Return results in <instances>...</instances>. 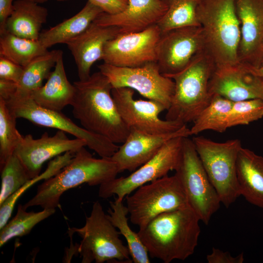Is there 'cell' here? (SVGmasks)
Here are the masks:
<instances>
[{
	"label": "cell",
	"mask_w": 263,
	"mask_h": 263,
	"mask_svg": "<svg viewBox=\"0 0 263 263\" xmlns=\"http://www.w3.org/2000/svg\"><path fill=\"white\" fill-rule=\"evenodd\" d=\"M28 0H16L8 19L5 32L31 40H38L42 25L47 20L48 10Z\"/></svg>",
	"instance_id": "cb8c5ba5"
},
{
	"label": "cell",
	"mask_w": 263,
	"mask_h": 263,
	"mask_svg": "<svg viewBox=\"0 0 263 263\" xmlns=\"http://www.w3.org/2000/svg\"><path fill=\"white\" fill-rule=\"evenodd\" d=\"M164 2H167V3H169V2L171 0H161Z\"/></svg>",
	"instance_id": "7bdbcfd3"
},
{
	"label": "cell",
	"mask_w": 263,
	"mask_h": 263,
	"mask_svg": "<svg viewBox=\"0 0 263 263\" xmlns=\"http://www.w3.org/2000/svg\"><path fill=\"white\" fill-rule=\"evenodd\" d=\"M86 146L85 140L70 139L65 132L60 130L51 136L44 132L38 139L30 134L25 136L20 134L14 154L32 179L40 175L42 165L47 161L66 152L75 153Z\"/></svg>",
	"instance_id": "9a60e30c"
},
{
	"label": "cell",
	"mask_w": 263,
	"mask_h": 263,
	"mask_svg": "<svg viewBox=\"0 0 263 263\" xmlns=\"http://www.w3.org/2000/svg\"><path fill=\"white\" fill-rule=\"evenodd\" d=\"M236 172L240 195L263 208V157L242 147L237 156Z\"/></svg>",
	"instance_id": "603a6c76"
},
{
	"label": "cell",
	"mask_w": 263,
	"mask_h": 263,
	"mask_svg": "<svg viewBox=\"0 0 263 263\" xmlns=\"http://www.w3.org/2000/svg\"><path fill=\"white\" fill-rule=\"evenodd\" d=\"M200 221L188 206L158 215L137 233L151 258L165 263L184 261L193 254L198 244Z\"/></svg>",
	"instance_id": "7a4b0ae2"
},
{
	"label": "cell",
	"mask_w": 263,
	"mask_h": 263,
	"mask_svg": "<svg viewBox=\"0 0 263 263\" xmlns=\"http://www.w3.org/2000/svg\"><path fill=\"white\" fill-rule=\"evenodd\" d=\"M104 12L101 8L87 1L75 15L41 32L38 40L46 49L56 44H66L85 31Z\"/></svg>",
	"instance_id": "d4e9b609"
},
{
	"label": "cell",
	"mask_w": 263,
	"mask_h": 263,
	"mask_svg": "<svg viewBox=\"0 0 263 263\" xmlns=\"http://www.w3.org/2000/svg\"><path fill=\"white\" fill-rule=\"evenodd\" d=\"M128 5L116 14L103 13L94 21L103 26H116L120 33L137 32L157 24L169 4L161 0H127Z\"/></svg>",
	"instance_id": "ffe728a7"
},
{
	"label": "cell",
	"mask_w": 263,
	"mask_h": 263,
	"mask_svg": "<svg viewBox=\"0 0 263 263\" xmlns=\"http://www.w3.org/2000/svg\"><path fill=\"white\" fill-rule=\"evenodd\" d=\"M74 154V153L68 151L56 157L54 159L50 161L44 172L30 180L0 205V229L8 222L16 202L24 191L38 181L47 179L58 173L71 161Z\"/></svg>",
	"instance_id": "1f68e13d"
},
{
	"label": "cell",
	"mask_w": 263,
	"mask_h": 263,
	"mask_svg": "<svg viewBox=\"0 0 263 263\" xmlns=\"http://www.w3.org/2000/svg\"><path fill=\"white\" fill-rule=\"evenodd\" d=\"M236 0H200L197 18L202 28L204 50L216 69L240 63V25Z\"/></svg>",
	"instance_id": "277c9868"
},
{
	"label": "cell",
	"mask_w": 263,
	"mask_h": 263,
	"mask_svg": "<svg viewBox=\"0 0 263 263\" xmlns=\"http://www.w3.org/2000/svg\"><path fill=\"white\" fill-rule=\"evenodd\" d=\"M32 1L38 3H42L47 1L48 0H28Z\"/></svg>",
	"instance_id": "b9f144b4"
},
{
	"label": "cell",
	"mask_w": 263,
	"mask_h": 263,
	"mask_svg": "<svg viewBox=\"0 0 263 263\" xmlns=\"http://www.w3.org/2000/svg\"><path fill=\"white\" fill-rule=\"evenodd\" d=\"M17 118H23L38 126L56 129L85 140L87 146L101 158H111L119 146L109 139L79 127L61 112L38 105L30 97L13 95L6 101Z\"/></svg>",
	"instance_id": "30bf717a"
},
{
	"label": "cell",
	"mask_w": 263,
	"mask_h": 263,
	"mask_svg": "<svg viewBox=\"0 0 263 263\" xmlns=\"http://www.w3.org/2000/svg\"><path fill=\"white\" fill-rule=\"evenodd\" d=\"M134 91L129 88H113L112 94L119 113L129 129L151 134L175 132L186 125L177 121L163 120L160 114L166 107L152 100L134 98Z\"/></svg>",
	"instance_id": "4fadbf2b"
},
{
	"label": "cell",
	"mask_w": 263,
	"mask_h": 263,
	"mask_svg": "<svg viewBox=\"0 0 263 263\" xmlns=\"http://www.w3.org/2000/svg\"><path fill=\"white\" fill-rule=\"evenodd\" d=\"M197 152L221 203L226 207L240 196L236 162L242 147L238 139L217 142L203 136L192 138Z\"/></svg>",
	"instance_id": "8992f818"
},
{
	"label": "cell",
	"mask_w": 263,
	"mask_h": 263,
	"mask_svg": "<svg viewBox=\"0 0 263 263\" xmlns=\"http://www.w3.org/2000/svg\"><path fill=\"white\" fill-rule=\"evenodd\" d=\"M126 198L130 220L139 228L162 213L189 206L185 191L175 174L144 185Z\"/></svg>",
	"instance_id": "ba28073f"
},
{
	"label": "cell",
	"mask_w": 263,
	"mask_h": 263,
	"mask_svg": "<svg viewBox=\"0 0 263 263\" xmlns=\"http://www.w3.org/2000/svg\"><path fill=\"white\" fill-rule=\"evenodd\" d=\"M76 232L82 238L77 246V251L82 258V263H103L115 260L131 263L130 253L119 238V231L113 225L99 201L95 202L85 225L79 228L69 229Z\"/></svg>",
	"instance_id": "52a82bcc"
},
{
	"label": "cell",
	"mask_w": 263,
	"mask_h": 263,
	"mask_svg": "<svg viewBox=\"0 0 263 263\" xmlns=\"http://www.w3.org/2000/svg\"><path fill=\"white\" fill-rule=\"evenodd\" d=\"M26 210L23 205H19L16 215L0 229V247L13 238L29 234L36 225L56 211V209H43L37 212Z\"/></svg>",
	"instance_id": "4dcf8cb0"
},
{
	"label": "cell",
	"mask_w": 263,
	"mask_h": 263,
	"mask_svg": "<svg viewBox=\"0 0 263 263\" xmlns=\"http://www.w3.org/2000/svg\"><path fill=\"white\" fill-rule=\"evenodd\" d=\"M161 34L157 24L137 32L120 33L106 43L102 60L122 67H137L156 62Z\"/></svg>",
	"instance_id": "5bb4252c"
},
{
	"label": "cell",
	"mask_w": 263,
	"mask_h": 263,
	"mask_svg": "<svg viewBox=\"0 0 263 263\" xmlns=\"http://www.w3.org/2000/svg\"><path fill=\"white\" fill-rule=\"evenodd\" d=\"M63 1L68 0H56ZM101 8L104 13L109 14H116L125 9L127 5V0H88Z\"/></svg>",
	"instance_id": "74e56055"
},
{
	"label": "cell",
	"mask_w": 263,
	"mask_h": 263,
	"mask_svg": "<svg viewBox=\"0 0 263 263\" xmlns=\"http://www.w3.org/2000/svg\"><path fill=\"white\" fill-rule=\"evenodd\" d=\"M61 51L60 50L48 51L24 67L14 95L21 97L30 96L33 91L42 86L43 80L48 78L52 68L55 67Z\"/></svg>",
	"instance_id": "484cf974"
},
{
	"label": "cell",
	"mask_w": 263,
	"mask_h": 263,
	"mask_svg": "<svg viewBox=\"0 0 263 263\" xmlns=\"http://www.w3.org/2000/svg\"><path fill=\"white\" fill-rule=\"evenodd\" d=\"M190 136L186 125L172 132L151 134L131 130L126 140L110 158L117 165L119 173L133 172L151 159L169 140Z\"/></svg>",
	"instance_id": "ac0fdd59"
},
{
	"label": "cell",
	"mask_w": 263,
	"mask_h": 263,
	"mask_svg": "<svg viewBox=\"0 0 263 263\" xmlns=\"http://www.w3.org/2000/svg\"><path fill=\"white\" fill-rule=\"evenodd\" d=\"M83 147L58 173L38 186L35 195L24 207L40 206L43 209H55L67 190L84 183L101 185L116 178L119 173L116 164L110 158H94Z\"/></svg>",
	"instance_id": "3957f363"
},
{
	"label": "cell",
	"mask_w": 263,
	"mask_h": 263,
	"mask_svg": "<svg viewBox=\"0 0 263 263\" xmlns=\"http://www.w3.org/2000/svg\"><path fill=\"white\" fill-rule=\"evenodd\" d=\"M183 137H177L167 141L151 159L128 176L115 178L100 185L99 196L107 199L116 195L117 200L123 201L140 187L175 170L180 160Z\"/></svg>",
	"instance_id": "7c38bea8"
},
{
	"label": "cell",
	"mask_w": 263,
	"mask_h": 263,
	"mask_svg": "<svg viewBox=\"0 0 263 263\" xmlns=\"http://www.w3.org/2000/svg\"><path fill=\"white\" fill-rule=\"evenodd\" d=\"M204 50L201 26L173 29L161 34L156 62L162 75L174 74L184 69Z\"/></svg>",
	"instance_id": "2e32d148"
},
{
	"label": "cell",
	"mask_w": 263,
	"mask_h": 263,
	"mask_svg": "<svg viewBox=\"0 0 263 263\" xmlns=\"http://www.w3.org/2000/svg\"><path fill=\"white\" fill-rule=\"evenodd\" d=\"M75 94V87L67 77L61 51L45 85L33 91L30 96L41 107L61 112L71 105Z\"/></svg>",
	"instance_id": "7402d4cb"
},
{
	"label": "cell",
	"mask_w": 263,
	"mask_h": 263,
	"mask_svg": "<svg viewBox=\"0 0 263 263\" xmlns=\"http://www.w3.org/2000/svg\"><path fill=\"white\" fill-rule=\"evenodd\" d=\"M14 0H0V35L5 32L7 20L13 12Z\"/></svg>",
	"instance_id": "f35d334b"
},
{
	"label": "cell",
	"mask_w": 263,
	"mask_h": 263,
	"mask_svg": "<svg viewBox=\"0 0 263 263\" xmlns=\"http://www.w3.org/2000/svg\"><path fill=\"white\" fill-rule=\"evenodd\" d=\"M208 263H242L244 261L243 253L233 257L230 253L213 247L212 252L206 257Z\"/></svg>",
	"instance_id": "8d00e7d4"
},
{
	"label": "cell",
	"mask_w": 263,
	"mask_h": 263,
	"mask_svg": "<svg viewBox=\"0 0 263 263\" xmlns=\"http://www.w3.org/2000/svg\"><path fill=\"white\" fill-rule=\"evenodd\" d=\"M215 69L213 60L204 50L184 69L165 75L172 79L175 83L166 120L185 125L195 121L211 99L209 83Z\"/></svg>",
	"instance_id": "5b68a950"
},
{
	"label": "cell",
	"mask_w": 263,
	"mask_h": 263,
	"mask_svg": "<svg viewBox=\"0 0 263 263\" xmlns=\"http://www.w3.org/2000/svg\"><path fill=\"white\" fill-rule=\"evenodd\" d=\"M48 51L38 40L20 38L6 32L0 34V56L23 67Z\"/></svg>",
	"instance_id": "83f0119b"
},
{
	"label": "cell",
	"mask_w": 263,
	"mask_h": 263,
	"mask_svg": "<svg viewBox=\"0 0 263 263\" xmlns=\"http://www.w3.org/2000/svg\"><path fill=\"white\" fill-rule=\"evenodd\" d=\"M209 92L232 102L263 100V79L253 72L250 66L240 62L216 69L209 81Z\"/></svg>",
	"instance_id": "d6986e66"
},
{
	"label": "cell",
	"mask_w": 263,
	"mask_h": 263,
	"mask_svg": "<svg viewBox=\"0 0 263 263\" xmlns=\"http://www.w3.org/2000/svg\"><path fill=\"white\" fill-rule=\"evenodd\" d=\"M119 34L116 26H101L94 21L85 31L66 43L75 59L79 80L90 76L93 65L102 60L106 43Z\"/></svg>",
	"instance_id": "44dd1931"
},
{
	"label": "cell",
	"mask_w": 263,
	"mask_h": 263,
	"mask_svg": "<svg viewBox=\"0 0 263 263\" xmlns=\"http://www.w3.org/2000/svg\"><path fill=\"white\" fill-rule=\"evenodd\" d=\"M250 68L255 74L260 76L263 79V65L258 68H254L251 66H250Z\"/></svg>",
	"instance_id": "60d3db41"
},
{
	"label": "cell",
	"mask_w": 263,
	"mask_h": 263,
	"mask_svg": "<svg viewBox=\"0 0 263 263\" xmlns=\"http://www.w3.org/2000/svg\"><path fill=\"white\" fill-rule=\"evenodd\" d=\"M263 117V99L256 98L233 102L227 118V128L247 125Z\"/></svg>",
	"instance_id": "e575fe53"
},
{
	"label": "cell",
	"mask_w": 263,
	"mask_h": 263,
	"mask_svg": "<svg viewBox=\"0 0 263 263\" xmlns=\"http://www.w3.org/2000/svg\"><path fill=\"white\" fill-rule=\"evenodd\" d=\"M175 174L186 194L189 207L207 225L221 203L197 152L192 139L183 138L181 156Z\"/></svg>",
	"instance_id": "9c48e42d"
},
{
	"label": "cell",
	"mask_w": 263,
	"mask_h": 263,
	"mask_svg": "<svg viewBox=\"0 0 263 263\" xmlns=\"http://www.w3.org/2000/svg\"><path fill=\"white\" fill-rule=\"evenodd\" d=\"M232 104V101L221 95L213 94L210 103L193 122L190 129V135L207 130L225 132L228 129L227 118Z\"/></svg>",
	"instance_id": "f1b7e54d"
},
{
	"label": "cell",
	"mask_w": 263,
	"mask_h": 263,
	"mask_svg": "<svg viewBox=\"0 0 263 263\" xmlns=\"http://www.w3.org/2000/svg\"><path fill=\"white\" fill-rule=\"evenodd\" d=\"M98 67L113 88H131L148 99L161 103L167 110L169 108L175 83L172 79L161 73L156 62L137 67H117L104 62Z\"/></svg>",
	"instance_id": "8fae6325"
},
{
	"label": "cell",
	"mask_w": 263,
	"mask_h": 263,
	"mask_svg": "<svg viewBox=\"0 0 263 263\" xmlns=\"http://www.w3.org/2000/svg\"><path fill=\"white\" fill-rule=\"evenodd\" d=\"M111 208L108 210V218L125 238L132 261L134 263H150L147 248L142 242L137 233L132 231L128 224L127 215L129 212L123 201L117 199L110 202Z\"/></svg>",
	"instance_id": "4316f807"
},
{
	"label": "cell",
	"mask_w": 263,
	"mask_h": 263,
	"mask_svg": "<svg viewBox=\"0 0 263 263\" xmlns=\"http://www.w3.org/2000/svg\"><path fill=\"white\" fill-rule=\"evenodd\" d=\"M17 87L18 83L16 82L0 79V97L8 100L15 94Z\"/></svg>",
	"instance_id": "ab89813d"
},
{
	"label": "cell",
	"mask_w": 263,
	"mask_h": 263,
	"mask_svg": "<svg viewBox=\"0 0 263 263\" xmlns=\"http://www.w3.org/2000/svg\"><path fill=\"white\" fill-rule=\"evenodd\" d=\"M235 6L240 25L239 61L258 68L263 56V0H236Z\"/></svg>",
	"instance_id": "e0dca14e"
},
{
	"label": "cell",
	"mask_w": 263,
	"mask_h": 263,
	"mask_svg": "<svg viewBox=\"0 0 263 263\" xmlns=\"http://www.w3.org/2000/svg\"><path fill=\"white\" fill-rule=\"evenodd\" d=\"M17 118L5 100L0 97V170L14 153L20 133L16 128Z\"/></svg>",
	"instance_id": "d6a6232c"
},
{
	"label": "cell",
	"mask_w": 263,
	"mask_h": 263,
	"mask_svg": "<svg viewBox=\"0 0 263 263\" xmlns=\"http://www.w3.org/2000/svg\"><path fill=\"white\" fill-rule=\"evenodd\" d=\"M0 171V205L31 180L20 161L14 153L7 160Z\"/></svg>",
	"instance_id": "836d02e7"
},
{
	"label": "cell",
	"mask_w": 263,
	"mask_h": 263,
	"mask_svg": "<svg viewBox=\"0 0 263 263\" xmlns=\"http://www.w3.org/2000/svg\"><path fill=\"white\" fill-rule=\"evenodd\" d=\"M24 71V67L0 56V79L18 83Z\"/></svg>",
	"instance_id": "d590c367"
},
{
	"label": "cell",
	"mask_w": 263,
	"mask_h": 263,
	"mask_svg": "<svg viewBox=\"0 0 263 263\" xmlns=\"http://www.w3.org/2000/svg\"><path fill=\"white\" fill-rule=\"evenodd\" d=\"M200 0H171L168 9L157 25L161 33L188 27L200 26L197 8Z\"/></svg>",
	"instance_id": "f546056e"
},
{
	"label": "cell",
	"mask_w": 263,
	"mask_h": 263,
	"mask_svg": "<svg viewBox=\"0 0 263 263\" xmlns=\"http://www.w3.org/2000/svg\"><path fill=\"white\" fill-rule=\"evenodd\" d=\"M262 65H263V56L262 63V65L261 66H262Z\"/></svg>",
	"instance_id": "ee69618b"
},
{
	"label": "cell",
	"mask_w": 263,
	"mask_h": 263,
	"mask_svg": "<svg viewBox=\"0 0 263 263\" xmlns=\"http://www.w3.org/2000/svg\"><path fill=\"white\" fill-rule=\"evenodd\" d=\"M73 84L72 113L82 127L115 144L124 143L130 130L119 113L112 94L113 87L106 76L99 71Z\"/></svg>",
	"instance_id": "6da1fadb"
}]
</instances>
